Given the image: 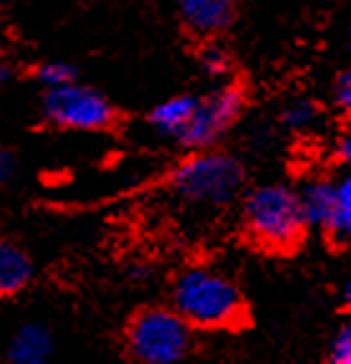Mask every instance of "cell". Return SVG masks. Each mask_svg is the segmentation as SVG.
<instances>
[{
  "instance_id": "6da1fadb",
  "label": "cell",
  "mask_w": 351,
  "mask_h": 364,
  "mask_svg": "<svg viewBox=\"0 0 351 364\" xmlns=\"http://www.w3.org/2000/svg\"><path fill=\"white\" fill-rule=\"evenodd\" d=\"M172 301L193 329H230L245 316L240 289L207 266L187 268L175 281Z\"/></svg>"
},
{
  "instance_id": "7a4b0ae2",
  "label": "cell",
  "mask_w": 351,
  "mask_h": 364,
  "mask_svg": "<svg viewBox=\"0 0 351 364\" xmlns=\"http://www.w3.org/2000/svg\"><path fill=\"white\" fill-rule=\"evenodd\" d=\"M245 228L255 240L273 250H288L306 230L301 198L286 185H263L245 198Z\"/></svg>"
},
{
  "instance_id": "3957f363",
  "label": "cell",
  "mask_w": 351,
  "mask_h": 364,
  "mask_svg": "<svg viewBox=\"0 0 351 364\" xmlns=\"http://www.w3.org/2000/svg\"><path fill=\"white\" fill-rule=\"evenodd\" d=\"M193 349V326L177 309H142L126 329V352L142 364H175Z\"/></svg>"
},
{
  "instance_id": "277c9868",
  "label": "cell",
  "mask_w": 351,
  "mask_h": 364,
  "mask_svg": "<svg viewBox=\"0 0 351 364\" xmlns=\"http://www.w3.org/2000/svg\"><path fill=\"white\" fill-rule=\"evenodd\" d=\"M243 167L232 154L200 152L185 159L172 175V190L182 200L205 208L227 205L240 193Z\"/></svg>"
},
{
  "instance_id": "5b68a950",
  "label": "cell",
  "mask_w": 351,
  "mask_h": 364,
  "mask_svg": "<svg viewBox=\"0 0 351 364\" xmlns=\"http://www.w3.org/2000/svg\"><path fill=\"white\" fill-rule=\"evenodd\" d=\"M43 109L48 122L63 127V129L94 132L104 129L114 122L112 104L99 91L89 89V86H79L76 81L48 89Z\"/></svg>"
},
{
  "instance_id": "8992f818",
  "label": "cell",
  "mask_w": 351,
  "mask_h": 364,
  "mask_svg": "<svg viewBox=\"0 0 351 364\" xmlns=\"http://www.w3.org/2000/svg\"><path fill=\"white\" fill-rule=\"evenodd\" d=\"M240 109H243V91L240 89L220 86V89L210 91L207 97L198 99V109H195L185 134L180 136V144L193 149L210 147L232 122L238 119Z\"/></svg>"
},
{
  "instance_id": "52a82bcc",
  "label": "cell",
  "mask_w": 351,
  "mask_h": 364,
  "mask_svg": "<svg viewBox=\"0 0 351 364\" xmlns=\"http://www.w3.org/2000/svg\"><path fill=\"white\" fill-rule=\"evenodd\" d=\"M301 198V210L306 218L308 228H316V230H326V233H334L336 228V215H339V190H336V182L323 180H308L298 193Z\"/></svg>"
},
{
  "instance_id": "ba28073f",
  "label": "cell",
  "mask_w": 351,
  "mask_h": 364,
  "mask_svg": "<svg viewBox=\"0 0 351 364\" xmlns=\"http://www.w3.org/2000/svg\"><path fill=\"white\" fill-rule=\"evenodd\" d=\"M182 21L200 36L225 31L235 18V0H175Z\"/></svg>"
},
{
  "instance_id": "9c48e42d",
  "label": "cell",
  "mask_w": 351,
  "mask_h": 364,
  "mask_svg": "<svg viewBox=\"0 0 351 364\" xmlns=\"http://www.w3.org/2000/svg\"><path fill=\"white\" fill-rule=\"evenodd\" d=\"M53 352V339L40 324H26L13 334L8 359L16 364H43Z\"/></svg>"
},
{
  "instance_id": "30bf717a",
  "label": "cell",
  "mask_w": 351,
  "mask_h": 364,
  "mask_svg": "<svg viewBox=\"0 0 351 364\" xmlns=\"http://www.w3.org/2000/svg\"><path fill=\"white\" fill-rule=\"evenodd\" d=\"M195 109H198V97H172L159 107H154V112L149 114V122L159 134L172 136L180 142V136L185 134L187 124L193 119Z\"/></svg>"
},
{
  "instance_id": "8fae6325",
  "label": "cell",
  "mask_w": 351,
  "mask_h": 364,
  "mask_svg": "<svg viewBox=\"0 0 351 364\" xmlns=\"http://www.w3.org/2000/svg\"><path fill=\"white\" fill-rule=\"evenodd\" d=\"M33 276L31 258L11 240H0V296L18 294Z\"/></svg>"
},
{
  "instance_id": "7c38bea8",
  "label": "cell",
  "mask_w": 351,
  "mask_h": 364,
  "mask_svg": "<svg viewBox=\"0 0 351 364\" xmlns=\"http://www.w3.org/2000/svg\"><path fill=\"white\" fill-rule=\"evenodd\" d=\"M336 190H339V215L334 233L351 240V170L336 182Z\"/></svg>"
},
{
  "instance_id": "4fadbf2b",
  "label": "cell",
  "mask_w": 351,
  "mask_h": 364,
  "mask_svg": "<svg viewBox=\"0 0 351 364\" xmlns=\"http://www.w3.org/2000/svg\"><path fill=\"white\" fill-rule=\"evenodd\" d=\"M316 119H318V112L308 99H298V102L288 104L284 114L286 127H291V129H296V132L311 129V127L316 124Z\"/></svg>"
},
{
  "instance_id": "5bb4252c",
  "label": "cell",
  "mask_w": 351,
  "mask_h": 364,
  "mask_svg": "<svg viewBox=\"0 0 351 364\" xmlns=\"http://www.w3.org/2000/svg\"><path fill=\"white\" fill-rule=\"evenodd\" d=\"M36 76H38V81L45 89H56V86L71 84V81L76 79V71H74V66H68V63L51 61V63H43V66L36 71Z\"/></svg>"
},
{
  "instance_id": "9a60e30c",
  "label": "cell",
  "mask_w": 351,
  "mask_h": 364,
  "mask_svg": "<svg viewBox=\"0 0 351 364\" xmlns=\"http://www.w3.org/2000/svg\"><path fill=\"white\" fill-rule=\"evenodd\" d=\"M331 362L336 364H351V324L336 334L331 344Z\"/></svg>"
},
{
  "instance_id": "2e32d148",
  "label": "cell",
  "mask_w": 351,
  "mask_h": 364,
  "mask_svg": "<svg viewBox=\"0 0 351 364\" xmlns=\"http://www.w3.org/2000/svg\"><path fill=\"white\" fill-rule=\"evenodd\" d=\"M202 68L212 76H222L227 71L225 51H220V48H215V46L205 48V51H202Z\"/></svg>"
},
{
  "instance_id": "e0dca14e",
  "label": "cell",
  "mask_w": 351,
  "mask_h": 364,
  "mask_svg": "<svg viewBox=\"0 0 351 364\" xmlns=\"http://www.w3.org/2000/svg\"><path fill=\"white\" fill-rule=\"evenodd\" d=\"M336 104L341 112L351 114V68H346L336 81Z\"/></svg>"
},
{
  "instance_id": "ac0fdd59",
  "label": "cell",
  "mask_w": 351,
  "mask_h": 364,
  "mask_svg": "<svg viewBox=\"0 0 351 364\" xmlns=\"http://www.w3.org/2000/svg\"><path fill=\"white\" fill-rule=\"evenodd\" d=\"M336 154L351 165V132H344V134L339 136V142H336Z\"/></svg>"
},
{
  "instance_id": "d6986e66",
  "label": "cell",
  "mask_w": 351,
  "mask_h": 364,
  "mask_svg": "<svg viewBox=\"0 0 351 364\" xmlns=\"http://www.w3.org/2000/svg\"><path fill=\"white\" fill-rule=\"evenodd\" d=\"M11 170H13L11 157H8L6 152H0V180H6V177L11 175Z\"/></svg>"
},
{
  "instance_id": "ffe728a7",
  "label": "cell",
  "mask_w": 351,
  "mask_h": 364,
  "mask_svg": "<svg viewBox=\"0 0 351 364\" xmlns=\"http://www.w3.org/2000/svg\"><path fill=\"white\" fill-rule=\"evenodd\" d=\"M8 79H11V68H8V63L0 61V84H3V81H8Z\"/></svg>"
},
{
  "instance_id": "44dd1931",
  "label": "cell",
  "mask_w": 351,
  "mask_h": 364,
  "mask_svg": "<svg viewBox=\"0 0 351 364\" xmlns=\"http://www.w3.org/2000/svg\"><path fill=\"white\" fill-rule=\"evenodd\" d=\"M346 301H349V306H351V281H349V286H346Z\"/></svg>"
},
{
  "instance_id": "7402d4cb",
  "label": "cell",
  "mask_w": 351,
  "mask_h": 364,
  "mask_svg": "<svg viewBox=\"0 0 351 364\" xmlns=\"http://www.w3.org/2000/svg\"><path fill=\"white\" fill-rule=\"evenodd\" d=\"M3 3H11V0H0V6H3Z\"/></svg>"
}]
</instances>
